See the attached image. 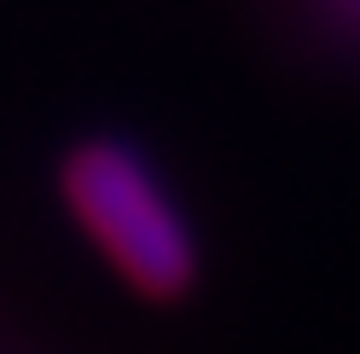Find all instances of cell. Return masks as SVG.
Returning a JSON list of instances; mask_svg holds the SVG:
<instances>
[{"label": "cell", "mask_w": 360, "mask_h": 354, "mask_svg": "<svg viewBox=\"0 0 360 354\" xmlns=\"http://www.w3.org/2000/svg\"><path fill=\"white\" fill-rule=\"evenodd\" d=\"M331 6H337V12H349L354 24H360V0H331Z\"/></svg>", "instance_id": "obj_2"}, {"label": "cell", "mask_w": 360, "mask_h": 354, "mask_svg": "<svg viewBox=\"0 0 360 354\" xmlns=\"http://www.w3.org/2000/svg\"><path fill=\"white\" fill-rule=\"evenodd\" d=\"M58 192L94 250L151 302H180L198 284V232L174 186L134 140L87 134L58 163Z\"/></svg>", "instance_id": "obj_1"}]
</instances>
